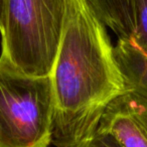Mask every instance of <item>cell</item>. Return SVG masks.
<instances>
[{"label":"cell","mask_w":147,"mask_h":147,"mask_svg":"<svg viewBox=\"0 0 147 147\" xmlns=\"http://www.w3.org/2000/svg\"><path fill=\"white\" fill-rule=\"evenodd\" d=\"M113 49L87 0H71L51 75L55 147H90L108 105L126 92Z\"/></svg>","instance_id":"obj_1"},{"label":"cell","mask_w":147,"mask_h":147,"mask_svg":"<svg viewBox=\"0 0 147 147\" xmlns=\"http://www.w3.org/2000/svg\"><path fill=\"white\" fill-rule=\"evenodd\" d=\"M71 0H3L0 65L31 77H51Z\"/></svg>","instance_id":"obj_2"},{"label":"cell","mask_w":147,"mask_h":147,"mask_svg":"<svg viewBox=\"0 0 147 147\" xmlns=\"http://www.w3.org/2000/svg\"><path fill=\"white\" fill-rule=\"evenodd\" d=\"M55 95L51 77H31L0 65V147H49Z\"/></svg>","instance_id":"obj_3"},{"label":"cell","mask_w":147,"mask_h":147,"mask_svg":"<svg viewBox=\"0 0 147 147\" xmlns=\"http://www.w3.org/2000/svg\"><path fill=\"white\" fill-rule=\"evenodd\" d=\"M97 132L112 136L122 147H147V100L123 93L108 105Z\"/></svg>","instance_id":"obj_4"},{"label":"cell","mask_w":147,"mask_h":147,"mask_svg":"<svg viewBox=\"0 0 147 147\" xmlns=\"http://www.w3.org/2000/svg\"><path fill=\"white\" fill-rule=\"evenodd\" d=\"M113 51L125 90L147 100V55L127 38H118Z\"/></svg>","instance_id":"obj_5"},{"label":"cell","mask_w":147,"mask_h":147,"mask_svg":"<svg viewBox=\"0 0 147 147\" xmlns=\"http://www.w3.org/2000/svg\"><path fill=\"white\" fill-rule=\"evenodd\" d=\"M99 20L118 38L130 39L135 28V0H87Z\"/></svg>","instance_id":"obj_6"},{"label":"cell","mask_w":147,"mask_h":147,"mask_svg":"<svg viewBox=\"0 0 147 147\" xmlns=\"http://www.w3.org/2000/svg\"><path fill=\"white\" fill-rule=\"evenodd\" d=\"M130 40L147 55V0H135V28Z\"/></svg>","instance_id":"obj_7"},{"label":"cell","mask_w":147,"mask_h":147,"mask_svg":"<svg viewBox=\"0 0 147 147\" xmlns=\"http://www.w3.org/2000/svg\"><path fill=\"white\" fill-rule=\"evenodd\" d=\"M90 147H122L112 136L104 133L97 132L96 136L94 137L91 142Z\"/></svg>","instance_id":"obj_8"},{"label":"cell","mask_w":147,"mask_h":147,"mask_svg":"<svg viewBox=\"0 0 147 147\" xmlns=\"http://www.w3.org/2000/svg\"><path fill=\"white\" fill-rule=\"evenodd\" d=\"M2 4L3 0H0V18H1V13H2Z\"/></svg>","instance_id":"obj_9"}]
</instances>
